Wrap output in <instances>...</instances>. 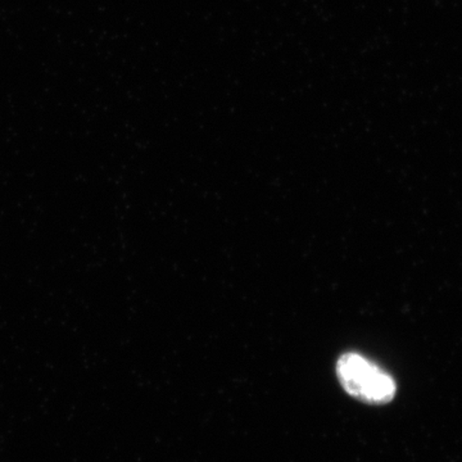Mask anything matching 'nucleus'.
<instances>
[{
    "label": "nucleus",
    "mask_w": 462,
    "mask_h": 462,
    "mask_svg": "<svg viewBox=\"0 0 462 462\" xmlns=\"http://www.w3.org/2000/svg\"><path fill=\"white\" fill-rule=\"evenodd\" d=\"M337 376L346 393L361 402L379 406L392 402L396 396L394 379L378 365L355 352L340 356Z\"/></svg>",
    "instance_id": "nucleus-1"
}]
</instances>
